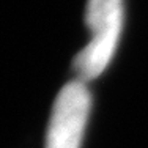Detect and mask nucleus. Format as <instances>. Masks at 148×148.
<instances>
[{
    "label": "nucleus",
    "instance_id": "obj_1",
    "mask_svg": "<svg viewBox=\"0 0 148 148\" xmlns=\"http://www.w3.org/2000/svg\"><path fill=\"white\" fill-rule=\"evenodd\" d=\"M85 21L91 40L76 55L73 68L77 79L87 84L106 71L117 52L125 21V2L88 0Z\"/></svg>",
    "mask_w": 148,
    "mask_h": 148
},
{
    "label": "nucleus",
    "instance_id": "obj_2",
    "mask_svg": "<svg viewBox=\"0 0 148 148\" xmlns=\"http://www.w3.org/2000/svg\"><path fill=\"white\" fill-rule=\"evenodd\" d=\"M91 110V93L76 79L58 91L54 101L44 148H80Z\"/></svg>",
    "mask_w": 148,
    "mask_h": 148
}]
</instances>
